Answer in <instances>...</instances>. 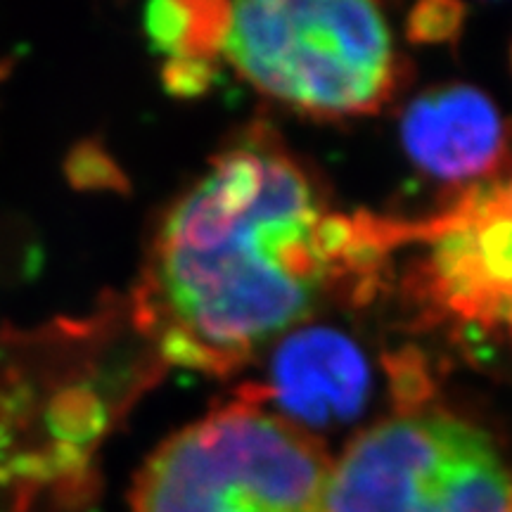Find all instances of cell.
I'll list each match as a JSON object with an SVG mask.
<instances>
[{
    "label": "cell",
    "mask_w": 512,
    "mask_h": 512,
    "mask_svg": "<svg viewBox=\"0 0 512 512\" xmlns=\"http://www.w3.org/2000/svg\"><path fill=\"white\" fill-rule=\"evenodd\" d=\"M508 512H512V494H510V503H508Z\"/></svg>",
    "instance_id": "14"
},
{
    "label": "cell",
    "mask_w": 512,
    "mask_h": 512,
    "mask_svg": "<svg viewBox=\"0 0 512 512\" xmlns=\"http://www.w3.org/2000/svg\"><path fill=\"white\" fill-rule=\"evenodd\" d=\"M510 494L489 434L425 406L377 422L332 460L323 512H508Z\"/></svg>",
    "instance_id": "5"
},
{
    "label": "cell",
    "mask_w": 512,
    "mask_h": 512,
    "mask_svg": "<svg viewBox=\"0 0 512 512\" xmlns=\"http://www.w3.org/2000/svg\"><path fill=\"white\" fill-rule=\"evenodd\" d=\"M107 422H110V411L91 387H83V384L64 387L46 408L48 448H60V451L88 458L95 441L107 430Z\"/></svg>",
    "instance_id": "9"
},
{
    "label": "cell",
    "mask_w": 512,
    "mask_h": 512,
    "mask_svg": "<svg viewBox=\"0 0 512 512\" xmlns=\"http://www.w3.org/2000/svg\"><path fill=\"white\" fill-rule=\"evenodd\" d=\"M370 368L354 339L335 328H294L273 351L268 380L242 396L271 401L280 418L309 434L344 425L363 411Z\"/></svg>",
    "instance_id": "6"
},
{
    "label": "cell",
    "mask_w": 512,
    "mask_h": 512,
    "mask_svg": "<svg viewBox=\"0 0 512 512\" xmlns=\"http://www.w3.org/2000/svg\"><path fill=\"white\" fill-rule=\"evenodd\" d=\"M221 55L256 91L320 119L377 112L399 79L387 19L366 0L228 3Z\"/></svg>",
    "instance_id": "2"
},
{
    "label": "cell",
    "mask_w": 512,
    "mask_h": 512,
    "mask_svg": "<svg viewBox=\"0 0 512 512\" xmlns=\"http://www.w3.org/2000/svg\"><path fill=\"white\" fill-rule=\"evenodd\" d=\"M389 249L415 247L401 292L418 323L479 358H512V157L434 216L384 219Z\"/></svg>",
    "instance_id": "4"
},
{
    "label": "cell",
    "mask_w": 512,
    "mask_h": 512,
    "mask_svg": "<svg viewBox=\"0 0 512 512\" xmlns=\"http://www.w3.org/2000/svg\"><path fill=\"white\" fill-rule=\"evenodd\" d=\"M401 145L422 174L470 188L496 176L512 157V128L472 86L422 93L401 117Z\"/></svg>",
    "instance_id": "7"
},
{
    "label": "cell",
    "mask_w": 512,
    "mask_h": 512,
    "mask_svg": "<svg viewBox=\"0 0 512 512\" xmlns=\"http://www.w3.org/2000/svg\"><path fill=\"white\" fill-rule=\"evenodd\" d=\"M384 366H387V375L389 382H392V392L396 396L399 413L425 408L427 399L434 392V384L420 354H415L413 349H403L396 356L387 358Z\"/></svg>",
    "instance_id": "12"
},
{
    "label": "cell",
    "mask_w": 512,
    "mask_h": 512,
    "mask_svg": "<svg viewBox=\"0 0 512 512\" xmlns=\"http://www.w3.org/2000/svg\"><path fill=\"white\" fill-rule=\"evenodd\" d=\"M332 458L302 427L240 396L145 460L133 512H323Z\"/></svg>",
    "instance_id": "3"
},
{
    "label": "cell",
    "mask_w": 512,
    "mask_h": 512,
    "mask_svg": "<svg viewBox=\"0 0 512 512\" xmlns=\"http://www.w3.org/2000/svg\"><path fill=\"white\" fill-rule=\"evenodd\" d=\"M64 174L76 190H126L128 181L110 152L95 140H83L69 152Z\"/></svg>",
    "instance_id": "10"
},
{
    "label": "cell",
    "mask_w": 512,
    "mask_h": 512,
    "mask_svg": "<svg viewBox=\"0 0 512 512\" xmlns=\"http://www.w3.org/2000/svg\"><path fill=\"white\" fill-rule=\"evenodd\" d=\"M219 69L214 60L204 57H166L162 69L164 88L176 98H197L211 91Z\"/></svg>",
    "instance_id": "13"
},
{
    "label": "cell",
    "mask_w": 512,
    "mask_h": 512,
    "mask_svg": "<svg viewBox=\"0 0 512 512\" xmlns=\"http://www.w3.org/2000/svg\"><path fill=\"white\" fill-rule=\"evenodd\" d=\"M228 3L216 0H159L147 5L145 31L155 50L166 57L221 55Z\"/></svg>",
    "instance_id": "8"
},
{
    "label": "cell",
    "mask_w": 512,
    "mask_h": 512,
    "mask_svg": "<svg viewBox=\"0 0 512 512\" xmlns=\"http://www.w3.org/2000/svg\"><path fill=\"white\" fill-rule=\"evenodd\" d=\"M382 219L328 209L271 131L211 157L152 242L138 318L169 363L230 373L330 294L373 297L387 268Z\"/></svg>",
    "instance_id": "1"
},
{
    "label": "cell",
    "mask_w": 512,
    "mask_h": 512,
    "mask_svg": "<svg viewBox=\"0 0 512 512\" xmlns=\"http://www.w3.org/2000/svg\"><path fill=\"white\" fill-rule=\"evenodd\" d=\"M465 5L456 0L418 3L406 19V36L413 43H448L458 38L465 24Z\"/></svg>",
    "instance_id": "11"
}]
</instances>
